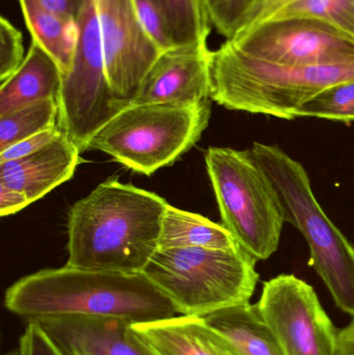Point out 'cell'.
Returning <instances> with one entry per match:
<instances>
[{
    "mask_svg": "<svg viewBox=\"0 0 354 355\" xmlns=\"http://www.w3.org/2000/svg\"><path fill=\"white\" fill-rule=\"evenodd\" d=\"M168 202L116 178L99 184L69 211L67 266L143 272L159 248Z\"/></svg>",
    "mask_w": 354,
    "mask_h": 355,
    "instance_id": "obj_1",
    "label": "cell"
},
{
    "mask_svg": "<svg viewBox=\"0 0 354 355\" xmlns=\"http://www.w3.org/2000/svg\"><path fill=\"white\" fill-rule=\"evenodd\" d=\"M4 304L27 320L83 316L143 323L178 314L170 298L143 272L89 270L67 265L23 277L6 290Z\"/></svg>",
    "mask_w": 354,
    "mask_h": 355,
    "instance_id": "obj_2",
    "label": "cell"
},
{
    "mask_svg": "<svg viewBox=\"0 0 354 355\" xmlns=\"http://www.w3.org/2000/svg\"><path fill=\"white\" fill-rule=\"evenodd\" d=\"M354 80V62L328 66L269 64L229 41L210 54V99L227 110L293 120L324 89Z\"/></svg>",
    "mask_w": 354,
    "mask_h": 355,
    "instance_id": "obj_3",
    "label": "cell"
},
{
    "mask_svg": "<svg viewBox=\"0 0 354 355\" xmlns=\"http://www.w3.org/2000/svg\"><path fill=\"white\" fill-rule=\"evenodd\" d=\"M251 150L278 196L285 221L307 240L311 264L335 304L354 318V246L326 216L301 164L276 146L254 143Z\"/></svg>",
    "mask_w": 354,
    "mask_h": 355,
    "instance_id": "obj_4",
    "label": "cell"
},
{
    "mask_svg": "<svg viewBox=\"0 0 354 355\" xmlns=\"http://www.w3.org/2000/svg\"><path fill=\"white\" fill-rule=\"evenodd\" d=\"M256 263L240 246L158 248L143 273L170 298L179 315L206 317L249 304L259 282Z\"/></svg>",
    "mask_w": 354,
    "mask_h": 355,
    "instance_id": "obj_5",
    "label": "cell"
},
{
    "mask_svg": "<svg viewBox=\"0 0 354 355\" xmlns=\"http://www.w3.org/2000/svg\"><path fill=\"white\" fill-rule=\"evenodd\" d=\"M210 116L209 100L195 104H130L94 137L89 149L150 176L189 151L201 139Z\"/></svg>",
    "mask_w": 354,
    "mask_h": 355,
    "instance_id": "obj_6",
    "label": "cell"
},
{
    "mask_svg": "<svg viewBox=\"0 0 354 355\" xmlns=\"http://www.w3.org/2000/svg\"><path fill=\"white\" fill-rule=\"evenodd\" d=\"M205 162L222 225L256 261L267 260L280 245L285 216L253 152L210 147Z\"/></svg>",
    "mask_w": 354,
    "mask_h": 355,
    "instance_id": "obj_7",
    "label": "cell"
},
{
    "mask_svg": "<svg viewBox=\"0 0 354 355\" xmlns=\"http://www.w3.org/2000/svg\"><path fill=\"white\" fill-rule=\"evenodd\" d=\"M75 21L76 51L72 69L62 76L57 125L82 153L129 104L118 99L108 83L97 0H82Z\"/></svg>",
    "mask_w": 354,
    "mask_h": 355,
    "instance_id": "obj_8",
    "label": "cell"
},
{
    "mask_svg": "<svg viewBox=\"0 0 354 355\" xmlns=\"http://www.w3.org/2000/svg\"><path fill=\"white\" fill-rule=\"evenodd\" d=\"M227 41L251 58L280 66L354 62L353 37L324 21L309 17L272 19Z\"/></svg>",
    "mask_w": 354,
    "mask_h": 355,
    "instance_id": "obj_9",
    "label": "cell"
},
{
    "mask_svg": "<svg viewBox=\"0 0 354 355\" xmlns=\"http://www.w3.org/2000/svg\"><path fill=\"white\" fill-rule=\"evenodd\" d=\"M257 306L285 355H338L339 329L303 279L280 275L266 282Z\"/></svg>",
    "mask_w": 354,
    "mask_h": 355,
    "instance_id": "obj_10",
    "label": "cell"
},
{
    "mask_svg": "<svg viewBox=\"0 0 354 355\" xmlns=\"http://www.w3.org/2000/svg\"><path fill=\"white\" fill-rule=\"evenodd\" d=\"M108 83L130 105L161 51L143 31L134 0H97Z\"/></svg>",
    "mask_w": 354,
    "mask_h": 355,
    "instance_id": "obj_11",
    "label": "cell"
},
{
    "mask_svg": "<svg viewBox=\"0 0 354 355\" xmlns=\"http://www.w3.org/2000/svg\"><path fill=\"white\" fill-rule=\"evenodd\" d=\"M209 47L182 46L162 51L132 103L195 104L210 99Z\"/></svg>",
    "mask_w": 354,
    "mask_h": 355,
    "instance_id": "obj_12",
    "label": "cell"
},
{
    "mask_svg": "<svg viewBox=\"0 0 354 355\" xmlns=\"http://www.w3.org/2000/svg\"><path fill=\"white\" fill-rule=\"evenodd\" d=\"M64 355H155L128 321L102 317L33 319Z\"/></svg>",
    "mask_w": 354,
    "mask_h": 355,
    "instance_id": "obj_13",
    "label": "cell"
},
{
    "mask_svg": "<svg viewBox=\"0 0 354 355\" xmlns=\"http://www.w3.org/2000/svg\"><path fill=\"white\" fill-rule=\"evenodd\" d=\"M78 148L64 133L53 143L30 155L0 164V182L18 190L30 202L49 193L74 175Z\"/></svg>",
    "mask_w": 354,
    "mask_h": 355,
    "instance_id": "obj_14",
    "label": "cell"
},
{
    "mask_svg": "<svg viewBox=\"0 0 354 355\" xmlns=\"http://www.w3.org/2000/svg\"><path fill=\"white\" fill-rule=\"evenodd\" d=\"M131 327L155 355H236L203 317L176 315Z\"/></svg>",
    "mask_w": 354,
    "mask_h": 355,
    "instance_id": "obj_15",
    "label": "cell"
},
{
    "mask_svg": "<svg viewBox=\"0 0 354 355\" xmlns=\"http://www.w3.org/2000/svg\"><path fill=\"white\" fill-rule=\"evenodd\" d=\"M55 60L35 42L18 70L0 87V116L47 99L57 100L62 83Z\"/></svg>",
    "mask_w": 354,
    "mask_h": 355,
    "instance_id": "obj_16",
    "label": "cell"
},
{
    "mask_svg": "<svg viewBox=\"0 0 354 355\" xmlns=\"http://www.w3.org/2000/svg\"><path fill=\"white\" fill-rule=\"evenodd\" d=\"M203 318L236 355H285L257 304L231 306Z\"/></svg>",
    "mask_w": 354,
    "mask_h": 355,
    "instance_id": "obj_17",
    "label": "cell"
},
{
    "mask_svg": "<svg viewBox=\"0 0 354 355\" xmlns=\"http://www.w3.org/2000/svg\"><path fill=\"white\" fill-rule=\"evenodd\" d=\"M33 42L41 46L60 67L62 75L72 69L77 45L75 19L48 8L41 0H19Z\"/></svg>",
    "mask_w": 354,
    "mask_h": 355,
    "instance_id": "obj_18",
    "label": "cell"
},
{
    "mask_svg": "<svg viewBox=\"0 0 354 355\" xmlns=\"http://www.w3.org/2000/svg\"><path fill=\"white\" fill-rule=\"evenodd\" d=\"M232 234L222 225L210 219L166 207L162 218L159 248H204L211 250H233L238 248Z\"/></svg>",
    "mask_w": 354,
    "mask_h": 355,
    "instance_id": "obj_19",
    "label": "cell"
},
{
    "mask_svg": "<svg viewBox=\"0 0 354 355\" xmlns=\"http://www.w3.org/2000/svg\"><path fill=\"white\" fill-rule=\"evenodd\" d=\"M168 23L177 47H208L212 21L207 0H153Z\"/></svg>",
    "mask_w": 354,
    "mask_h": 355,
    "instance_id": "obj_20",
    "label": "cell"
},
{
    "mask_svg": "<svg viewBox=\"0 0 354 355\" xmlns=\"http://www.w3.org/2000/svg\"><path fill=\"white\" fill-rule=\"evenodd\" d=\"M57 120L56 99L35 102L0 116V152L27 137L53 128Z\"/></svg>",
    "mask_w": 354,
    "mask_h": 355,
    "instance_id": "obj_21",
    "label": "cell"
},
{
    "mask_svg": "<svg viewBox=\"0 0 354 355\" xmlns=\"http://www.w3.org/2000/svg\"><path fill=\"white\" fill-rule=\"evenodd\" d=\"M287 17L318 19L354 39V0H299L272 19Z\"/></svg>",
    "mask_w": 354,
    "mask_h": 355,
    "instance_id": "obj_22",
    "label": "cell"
},
{
    "mask_svg": "<svg viewBox=\"0 0 354 355\" xmlns=\"http://www.w3.org/2000/svg\"><path fill=\"white\" fill-rule=\"evenodd\" d=\"M299 116H313L335 122H354V80L324 89L297 110Z\"/></svg>",
    "mask_w": 354,
    "mask_h": 355,
    "instance_id": "obj_23",
    "label": "cell"
},
{
    "mask_svg": "<svg viewBox=\"0 0 354 355\" xmlns=\"http://www.w3.org/2000/svg\"><path fill=\"white\" fill-rule=\"evenodd\" d=\"M297 1L299 0H238L235 35L269 21L281 10Z\"/></svg>",
    "mask_w": 354,
    "mask_h": 355,
    "instance_id": "obj_24",
    "label": "cell"
},
{
    "mask_svg": "<svg viewBox=\"0 0 354 355\" xmlns=\"http://www.w3.org/2000/svg\"><path fill=\"white\" fill-rule=\"evenodd\" d=\"M135 10L143 31L160 50L177 47L163 15L153 0H134Z\"/></svg>",
    "mask_w": 354,
    "mask_h": 355,
    "instance_id": "obj_25",
    "label": "cell"
},
{
    "mask_svg": "<svg viewBox=\"0 0 354 355\" xmlns=\"http://www.w3.org/2000/svg\"><path fill=\"white\" fill-rule=\"evenodd\" d=\"M24 47L20 31L4 17L0 19V81L12 76L24 60Z\"/></svg>",
    "mask_w": 354,
    "mask_h": 355,
    "instance_id": "obj_26",
    "label": "cell"
},
{
    "mask_svg": "<svg viewBox=\"0 0 354 355\" xmlns=\"http://www.w3.org/2000/svg\"><path fill=\"white\" fill-rule=\"evenodd\" d=\"M18 350L20 355H64L35 320H27L25 331L19 340Z\"/></svg>",
    "mask_w": 354,
    "mask_h": 355,
    "instance_id": "obj_27",
    "label": "cell"
},
{
    "mask_svg": "<svg viewBox=\"0 0 354 355\" xmlns=\"http://www.w3.org/2000/svg\"><path fill=\"white\" fill-rule=\"evenodd\" d=\"M62 133L64 132H62V129L60 128L58 125H56L53 128L48 129V130L43 131V132L27 137V139L19 141V143L10 146L4 151L0 152V164L10 162V160L19 159V158L35 153V152L39 151V150L53 143Z\"/></svg>",
    "mask_w": 354,
    "mask_h": 355,
    "instance_id": "obj_28",
    "label": "cell"
},
{
    "mask_svg": "<svg viewBox=\"0 0 354 355\" xmlns=\"http://www.w3.org/2000/svg\"><path fill=\"white\" fill-rule=\"evenodd\" d=\"M212 25L227 40L236 33L238 0H207Z\"/></svg>",
    "mask_w": 354,
    "mask_h": 355,
    "instance_id": "obj_29",
    "label": "cell"
},
{
    "mask_svg": "<svg viewBox=\"0 0 354 355\" xmlns=\"http://www.w3.org/2000/svg\"><path fill=\"white\" fill-rule=\"evenodd\" d=\"M31 204L26 196L0 182V215L14 214Z\"/></svg>",
    "mask_w": 354,
    "mask_h": 355,
    "instance_id": "obj_30",
    "label": "cell"
},
{
    "mask_svg": "<svg viewBox=\"0 0 354 355\" xmlns=\"http://www.w3.org/2000/svg\"><path fill=\"white\" fill-rule=\"evenodd\" d=\"M48 8L67 17V18H76L80 8L82 0H41Z\"/></svg>",
    "mask_w": 354,
    "mask_h": 355,
    "instance_id": "obj_31",
    "label": "cell"
},
{
    "mask_svg": "<svg viewBox=\"0 0 354 355\" xmlns=\"http://www.w3.org/2000/svg\"><path fill=\"white\" fill-rule=\"evenodd\" d=\"M338 355H354V318L344 329H339Z\"/></svg>",
    "mask_w": 354,
    "mask_h": 355,
    "instance_id": "obj_32",
    "label": "cell"
},
{
    "mask_svg": "<svg viewBox=\"0 0 354 355\" xmlns=\"http://www.w3.org/2000/svg\"><path fill=\"white\" fill-rule=\"evenodd\" d=\"M6 355H20V354H19L18 348H17V349L14 350V352H8V354Z\"/></svg>",
    "mask_w": 354,
    "mask_h": 355,
    "instance_id": "obj_33",
    "label": "cell"
}]
</instances>
